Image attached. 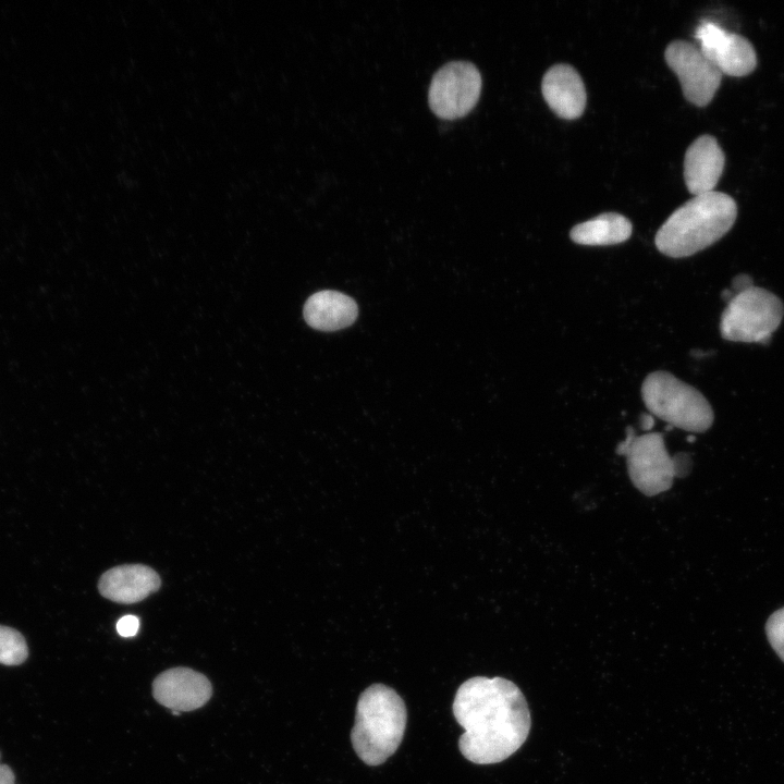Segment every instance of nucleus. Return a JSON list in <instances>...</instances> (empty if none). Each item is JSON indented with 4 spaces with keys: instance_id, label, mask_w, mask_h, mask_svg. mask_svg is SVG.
I'll use <instances>...</instances> for the list:
<instances>
[{
    "instance_id": "obj_1",
    "label": "nucleus",
    "mask_w": 784,
    "mask_h": 784,
    "mask_svg": "<svg viewBox=\"0 0 784 784\" xmlns=\"http://www.w3.org/2000/svg\"><path fill=\"white\" fill-rule=\"evenodd\" d=\"M452 710L465 730L458 740L460 751L477 764L507 759L525 743L531 726L523 693L503 677L465 681L455 694Z\"/></svg>"
},
{
    "instance_id": "obj_2",
    "label": "nucleus",
    "mask_w": 784,
    "mask_h": 784,
    "mask_svg": "<svg viewBox=\"0 0 784 784\" xmlns=\"http://www.w3.org/2000/svg\"><path fill=\"white\" fill-rule=\"evenodd\" d=\"M737 216L734 199L721 192L696 195L677 208L658 230L654 243L672 258L691 256L726 234Z\"/></svg>"
},
{
    "instance_id": "obj_3",
    "label": "nucleus",
    "mask_w": 784,
    "mask_h": 784,
    "mask_svg": "<svg viewBox=\"0 0 784 784\" xmlns=\"http://www.w3.org/2000/svg\"><path fill=\"white\" fill-rule=\"evenodd\" d=\"M407 721L404 700L391 687L372 684L359 696L351 740L356 755L368 765H379L402 743Z\"/></svg>"
},
{
    "instance_id": "obj_4",
    "label": "nucleus",
    "mask_w": 784,
    "mask_h": 784,
    "mask_svg": "<svg viewBox=\"0 0 784 784\" xmlns=\"http://www.w3.org/2000/svg\"><path fill=\"white\" fill-rule=\"evenodd\" d=\"M641 396L651 415L673 427L703 432L713 422V411L708 400L667 371L649 373L641 385Z\"/></svg>"
},
{
    "instance_id": "obj_5",
    "label": "nucleus",
    "mask_w": 784,
    "mask_h": 784,
    "mask_svg": "<svg viewBox=\"0 0 784 784\" xmlns=\"http://www.w3.org/2000/svg\"><path fill=\"white\" fill-rule=\"evenodd\" d=\"M784 315L782 301L762 287L734 294L722 313V338L733 342L767 344Z\"/></svg>"
},
{
    "instance_id": "obj_6",
    "label": "nucleus",
    "mask_w": 784,
    "mask_h": 784,
    "mask_svg": "<svg viewBox=\"0 0 784 784\" xmlns=\"http://www.w3.org/2000/svg\"><path fill=\"white\" fill-rule=\"evenodd\" d=\"M616 453L624 455L633 485L645 495L653 497L671 488L676 477L674 457L664 444L663 434L648 432L637 436L632 427L618 443Z\"/></svg>"
},
{
    "instance_id": "obj_7",
    "label": "nucleus",
    "mask_w": 784,
    "mask_h": 784,
    "mask_svg": "<svg viewBox=\"0 0 784 784\" xmlns=\"http://www.w3.org/2000/svg\"><path fill=\"white\" fill-rule=\"evenodd\" d=\"M481 76L467 61H451L433 75L428 100L440 118L456 119L468 113L479 99Z\"/></svg>"
},
{
    "instance_id": "obj_8",
    "label": "nucleus",
    "mask_w": 784,
    "mask_h": 784,
    "mask_svg": "<svg viewBox=\"0 0 784 784\" xmlns=\"http://www.w3.org/2000/svg\"><path fill=\"white\" fill-rule=\"evenodd\" d=\"M664 59L677 75L687 101L705 107L712 100L721 84L722 73L699 47L686 40H674L667 45Z\"/></svg>"
},
{
    "instance_id": "obj_9",
    "label": "nucleus",
    "mask_w": 784,
    "mask_h": 784,
    "mask_svg": "<svg viewBox=\"0 0 784 784\" xmlns=\"http://www.w3.org/2000/svg\"><path fill=\"white\" fill-rule=\"evenodd\" d=\"M695 36L701 52L722 74L739 77L755 70L756 51L745 37L708 21L697 27Z\"/></svg>"
},
{
    "instance_id": "obj_10",
    "label": "nucleus",
    "mask_w": 784,
    "mask_h": 784,
    "mask_svg": "<svg viewBox=\"0 0 784 784\" xmlns=\"http://www.w3.org/2000/svg\"><path fill=\"white\" fill-rule=\"evenodd\" d=\"M212 695L210 681L189 667H172L160 673L152 682V696L162 706L177 714L203 707Z\"/></svg>"
},
{
    "instance_id": "obj_11",
    "label": "nucleus",
    "mask_w": 784,
    "mask_h": 784,
    "mask_svg": "<svg viewBox=\"0 0 784 784\" xmlns=\"http://www.w3.org/2000/svg\"><path fill=\"white\" fill-rule=\"evenodd\" d=\"M541 91L550 109L561 119H577L585 110L587 96L584 82L568 64L551 66L543 75Z\"/></svg>"
},
{
    "instance_id": "obj_12",
    "label": "nucleus",
    "mask_w": 784,
    "mask_h": 784,
    "mask_svg": "<svg viewBox=\"0 0 784 784\" xmlns=\"http://www.w3.org/2000/svg\"><path fill=\"white\" fill-rule=\"evenodd\" d=\"M161 579L156 571L143 564H125L105 572L98 583L102 597L118 603L131 604L142 601L160 588Z\"/></svg>"
},
{
    "instance_id": "obj_13",
    "label": "nucleus",
    "mask_w": 784,
    "mask_h": 784,
    "mask_svg": "<svg viewBox=\"0 0 784 784\" xmlns=\"http://www.w3.org/2000/svg\"><path fill=\"white\" fill-rule=\"evenodd\" d=\"M724 154L716 139L701 135L687 148L684 159V180L687 189L696 195L714 191L724 169Z\"/></svg>"
},
{
    "instance_id": "obj_14",
    "label": "nucleus",
    "mask_w": 784,
    "mask_h": 784,
    "mask_svg": "<svg viewBox=\"0 0 784 784\" xmlns=\"http://www.w3.org/2000/svg\"><path fill=\"white\" fill-rule=\"evenodd\" d=\"M355 301L336 291H320L305 303L306 322L321 331H335L351 326L357 318Z\"/></svg>"
},
{
    "instance_id": "obj_15",
    "label": "nucleus",
    "mask_w": 784,
    "mask_h": 784,
    "mask_svg": "<svg viewBox=\"0 0 784 784\" xmlns=\"http://www.w3.org/2000/svg\"><path fill=\"white\" fill-rule=\"evenodd\" d=\"M633 226L630 221L616 212H604L573 226L569 237L579 245L605 246L628 240Z\"/></svg>"
},
{
    "instance_id": "obj_16",
    "label": "nucleus",
    "mask_w": 784,
    "mask_h": 784,
    "mask_svg": "<svg viewBox=\"0 0 784 784\" xmlns=\"http://www.w3.org/2000/svg\"><path fill=\"white\" fill-rule=\"evenodd\" d=\"M28 657V648L23 635L16 629L0 625V663L20 665Z\"/></svg>"
},
{
    "instance_id": "obj_17",
    "label": "nucleus",
    "mask_w": 784,
    "mask_h": 784,
    "mask_svg": "<svg viewBox=\"0 0 784 784\" xmlns=\"http://www.w3.org/2000/svg\"><path fill=\"white\" fill-rule=\"evenodd\" d=\"M765 632L772 648L784 661V608L775 611L769 617Z\"/></svg>"
},
{
    "instance_id": "obj_18",
    "label": "nucleus",
    "mask_w": 784,
    "mask_h": 784,
    "mask_svg": "<svg viewBox=\"0 0 784 784\" xmlns=\"http://www.w3.org/2000/svg\"><path fill=\"white\" fill-rule=\"evenodd\" d=\"M139 620L134 615H125L117 623V630L123 637H132L137 634Z\"/></svg>"
},
{
    "instance_id": "obj_19",
    "label": "nucleus",
    "mask_w": 784,
    "mask_h": 784,
    "mask_svg": "<svg viewBox=\"0 0 784 784\" xmlns=\"http://www.w3.org/2000/svg\"><path fill=\"white\" fill-rule=\"evenodd\" d=\"M675 463L676 477H685L691 467L689 455L679 453L673 456Z\"/></svg>"
},
{
    "instance_id": "obj_20",
    "label": "nucleus",
    "mask_w": 784,
    "mask_h": 784,
    "mask_svg": "<svg viewBox=\"0 0 784 784\" xmlns=\"http://www.w3.org/2000/svg\"><path fill=\"white\" fill-rule=\"evenodd\" d=\"M751 286H754V282H752V279L748 274H738L732 281L733 290H731V291L734 294H736V293L745 291Z\"/></svg>"
},
{
    "instance_id": "obj_21",
    "label": "nucleus",
    "mask_w": 784,
    "mask_h": 784,
    "mask_svg": "<svg viewBox=\"0 0 784 784\" xmlns=\"http://www.w3.org/2000/svg\"><path fill=\"white\" fill-rule=\"evenodd\" d=\"M1 757V755H0ZM0 784H15V775L12 769L0 762Z\"/></svg>"
},
{
    "instance_id": "obj_22",
    "label": "nucleus",
    "mask_w": 784,
    "mask_h": 784,
    "mask_svg": "<svg viewBox=\"0 0 784 784\" xmlns=\"http://www.w3.org/2000/svg\"><path fill=\"white\" fill-rule=\"evenodd\" d=\"M654 425V420L652 415L649 414H641L640 415V426L645 430L651 429V427Z\"/></svg>"
}]
</instances>
